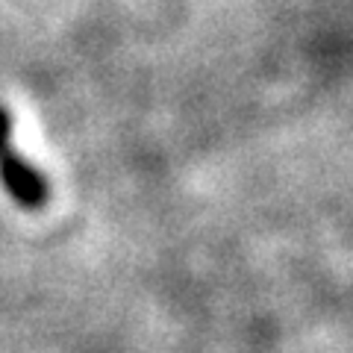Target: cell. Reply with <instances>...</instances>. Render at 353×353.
I'll return each mask as SVG.
<instances>
[{
  "label": "cell",
  "mask_w": 353,
  "mask_h": 353,
  "mask_svg": "<svg viewBox=\"0 0 353 353\" xmlns=\"http://www.w3.org/2000/svg\"><path fill=\"white\" fill-rule=\"evenodd\" d=\"M9 130H12V121L0 106V183L15 203L27 209H41L48 203V183L30 162H24L9 148Z\"/></svg>",
  "instance_id": "cell-1"
}]
</instances>
